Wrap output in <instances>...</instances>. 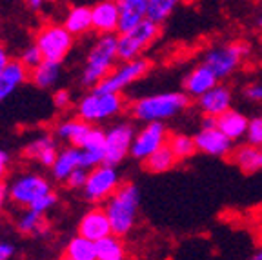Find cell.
I'll return each instance as SVG.
<instances>
[{
	"label": "cell",
	"instance_id": "6da1fadb",
	"mask_svg": "<svg viewBox=\"0 0 262 260\" xmlns=\"http://www.w3.org/2000/svg\"><path fill=\"white\" fill-rule=\"evenodd\" d=\"M189 106V97L184 91H168V93H157L149 97L137 98L131 102V117L144 124L162 122L168 118L177 117L179 113Z\"/></svg>",
	"mask_w": 262,
	"mask_h": 260
},
{
	"label": "cell",
	"instance_id": "7a4b0ae2",
	"mask_svg": "<svg viewBox=\"0 0 262 260\" xmlns=\"http://www.w3.org/2000/svg\"><path fill=\"white\" fill-rule=\"evenodd\" d=\"M140 206V191L133 182H124L113 193L110 200L104 206V211L107 215L111 226V233L117 236H126L135 228L137 216H139Z\"/></svg>",
	"mask_w": 262,
	"mask_h": 260
},
{
	"label": "cell",
	"instance_id": "3957f363",
	"mask_svg": "<svg viewBox=\"0 0 262 260\" xmlns=\"http://www.w3.org/2000/svg\"><path fill=\"white\" fill-rule=\"evenodd\" d=\"M117 42H119L117 35H104V37H98V40L91 46L86 58V68L80 77V84L84 88L95 90L115 69V64L119 60Z\"/></svg>",
	"mask_w": 262,
	"mask_h": 260
},
{
	"label": "cell",
	"instance_id": "277c9868",
	"mask_svg": "<svg viewBox=\"0 0 262 260\" xmlns=\"http://www.w3.org/2000/svg\"><path fill=\"white\" fill-rule=\"evenodd\" d=\"M124 110V98L120 95L97 93L91 91L82 97L77 106V115L82 122L95 124L102 122L111 117H117Z\"/></svg>",
	"mask_w": 262,
	"mask_h": 260
},
{
	"label": "cell",
	"instance_id": "5b68a950",
	"mask_svg": "<svg viewBox=\"0 0 262 260\" xmlns=\"http://www.w3.org/2000/svg\"><path fill=\"white\" fill-rule=\"evenodd\" d=\"M73 35L62 24H46L38 29L35 37V46L48 62L60 64L73 48Z\"/></svg>",
	"mask_w": 262,
	"mask_h": 260
},
{
	"label": "cell",
	"instance_id": "8992f818",
	"mask_svg": "<svg viewBox=\"0 0 262 260\" xmlns=\"http://www.w3.org/2000/svg\"><path fill=\"white\" fill-rule=\"evenodd\" d=\"M248 53H250V44H246V42L217 46V48L206 51L202 64L211 69V73L217 77V80H221L233 73Z\"/></svg>",
	"mask_w": 262,
	"mask_h": 260
},
{
	"label": "cell",
	"instance_id": "52a82bcc",
	"mask_svg": "<svg viewBox=\"0 0 262 260\" xmlns=\"http://www.w3.org/2000/svg\"><path fill=\"white\" fill-rule=\"evenodd\" d=\"M160 35V26L151 24L149 20H144L135 29H131L129 33L119 35V42H117V57L122 62H131L140 58V55L146 51L157 37Z\"/></svg>",
	"mask_w": 262,
	"mask_h": 260
},
{
	"label": "cell",
	"instance_id": "ba28073f",
	"mask_svg": "<svg viewBox=\"0 0 262 260\" xmlns=\"http://www.w3.org/2000/svg\"><path fill=\"white\" fill-rule=\"evenodd\" d=\"M51 191H53L51 184L46 177L38 175V173H22V175L15 177L8 186V200L29 209L40 197Z\"/></svg>",
	"mask_w": 262,
	"mask_h": 260
},
{
	"label": "cell",
	"instance_id": "9c48e42d",
	"mask_svg": "<svg viewBox=\"0 0 262 260\" xmlns=\"http://www.w3.org/2000/svg\"><path fill=\"white\" fill-rule=\"evenodd\" d=\"M120 175L117 167L102 166L95 167L88 173V180L86 186L82 189V197L88 200V202L93 204H100V202H107V200L113 197V193L120 187Z\"/></svg>",
	"mask_w": 262,
	"mask_h": 260
},
{
	"label": "cell",
	"instance_id": "30bf717a",
	"mask_svg": "<svg viewBox=\"0 0 262 260\" xmlns=\"http://www.w3.org/2000/svg\"><path fill=\"white\" fill-rule=\"evenodd\" d=\"M149 60L146 58H137L131 62H122L104 78L93 91L97 93H110V95H120V91L126 90L127 85L142 78L149 71Z\"/></svg>",
	"mask_w": 262,
	"mask_h": 260
},
{
	"label": "cell",
	"instance_id": "8fae6325",
	"mask_svg": "<svg viewBox=\"0 0 262 260\" xmlns=\"http://www.w3.org/2000/svg\"><path fill=\"white\" fill-rule=\"evenodd\" d=\"M169 133L162 122H153V124H144L133 137L131 142L129 155L133 159L146 162L153 153L162 149L164 146H168Z\"/></svg>",
	"mask_w": 262,
	"mask_h": 260
},
{
	"label": "cell",
	"instance_id": "7c38bea8",
	"mask_svg": "<svg viewBox=\"0 0 262 260\" xmlns=\"http://www.w3.org/2000/svg\"><path fill=\"white\" fill-rule=\"evenodd\" d=\"M135 137V127L129 122H119L106 131L104 140V164L117 167L131 149V142Z\"/></svg>",
	"mask_w": 262,
	"mask_h": 260
},
{
	"label": "cell",
	"instance_id": "4fadbf2b",
	"mask_svg": "<svg viewBox=\"0 0 262 260\" xmlns=\"http://www.w3.org/2000/svg\"><path fill=\"white\" fill-rule=\"evenodd\" d=\"M110 235H113V233H111L110 220H107L104 207H93V209L84 213V216L78 222V236L97 244L98 240L106 239Z\"/></svg>",
	"mask_w": 262,
	"mask_h": 260
},
{
	"label": "cell",
	"instance_id": "5bb4252c",
	"mask_svg": "<svg viewBox=\"0 0 262 260\" xmlns=\"http://www.w3.org/2000/svg\"><path fill=\"white\" fill-rule=\"evenodd\" d=\"M91 29L100 37L119 31V4L113 0H102L91 6Z\"/></svg>",
	"mask_w": 262,
	"mask_h": 260
},
{
	"label": "cell",
	"instance_id": "9a60e30c",
	"mask_svg": "<svg viewBox=\"0 0 262 260\" xmlns=\"http://www.w3.org/2000/svg\"><path fill=\"white\" fill-rule=\"evenodd\" d=\"M231 100H233L231 90H229L228 85L217 84L206 95H202L201 98H196V106H199V110H201V113L204 117L219 118L226 111L231 110Z\"/></svg>",
	"mask_w": 262,
	"mask_h": 260
},
{
	"label": "cell",
	"instance_id": "2e32d148",
	"mask_svg": "<svg viewBox=\"0 0 262 260\" xmlns=\"http://www.w3.org/2000/svg\"><path fill=\"white\" fill-rule=\"evenodd\" d=\"M58 151L60 149H58L57 138L51 137V135H42V137L33 138L31 142L26 146L24 155L26 159L35 160L40 166L51 167L55 164V160H57Z\"/></svg>",
	"mask_w": 262,
	"mask_h": 260
},
{
	"label": "cell",
	"instance_id": "e0dca14e",
	"mask_svg": "<svg viewBox=\"0 0 262 260\" xmlns=\"http://www.w3.org/2000/svg\"><path fill=\"white\" fill-rule=\"evenodd\" d=\"M195 140L196 151H201L204 155H211V157H226L231 153V140L226 138L217 127L213 129H201L193 137Z\"/></svg>",
	"mask_w": 262,
	"mask_h": 260
},
{
	"label": "cell",
	"instance_id": "ac0fdd59",
	"mask_svg": "<svg viewBox=\"0 0 262 260\" xmlns=\"http://www.w3.org/2000/svg\"><path fill=\"white\" fill-rule=\"evenodd\" d=\"M119 4V33H129L146 20L147 0H120Z\"/></svg>",
	"mask_w": 262,
	"mask_h": 260
},
{
	"label": "cell",
	"instance_id": "d6986e66",
	"mask_svg": "<svg viewBox=\"0 0 262 260\" xmlns=\"http://www.w3.org/2000/svg\"><path fill=\"white\" fill-rule=\"evenodd\" d=\"M217 77L211 73V69L206 68L204 64L196 66L189 71V75L184 78V93L188 97L201 98L209 90H213L217 85Z\"/></svg>",
	"mask_w": 262,
	"mask_h": 260
},
{
	"label": "cell",
	"instance_id": "ffe728a7",
	"mask_svg": "<svg viewBox=\"0 0 262 260\" xmlns=\"http://www.w3.org/2000/svg\"><path fill=\"white\" fill-rule=\"evenodd\" d=\"M29 78V71L20 64V60H9L0 71V102H4L9 95L15 93Z\"/></svg>",
	"mask_w": 262,
	"mask_h": 260
},
{
	"label": "cell",
	"instance_id": "44dd1931",
	"mask_svg": "<svg viewBox=\"0 0 262 260\" xmlns=\"http://www.w3.org/2000/svg\"><path fill=\"white\" fill-rule=\"evenodd\" d=\"M91 127H93L91 124L82 122L80 118H68L55 127V138H60V140L70 144L71 147L82 149Z\"/></svg>",
	"mask_w": 262,
	"mask_h": 260
},
{
	"label": "cell",
	"instance_id": "7402d4cb",
	"mask_svg": "<svg viewBox=\"0 0 262 260\" xmlns=\"http://www.w3.org/2000/svg\"><path fill=\"white\" fill-rule=\"evenodd\" d=\"M78 167H80V149L68 146L58 151L57 160H55V164L51 166V175H53V179L58 180V182H66L68 177H70L73 171H77Z\"/></svg>",
	"mask_w": 262,
	"mask_h": 260
},
{
	"label": "cell",
	"instance_id": "603a6c76",
	"mask_svg": "<svg viewBox=\"0 0 262 260\" xmlns=\"http://www.w3.org/2000/svg\"><path fill=\"white\" fill-rule=\"evenodd\" d=\"M248 122H250V120H248L241 111L229 110L217 118V129L221 131L226 138H229V140L233 142V140H238V138L246 137Z\"/></svg>",
	"mask_w": 262,
	"mask_h": 260
},
{
	"label": "cell",
	"instance_id": "cb8c5ba5",
	"mask_svg": "<svg viewBox=\"0 0 262 260\" xmlns=\"http://www.w3.org/2000/svg\"><path fill=\"white\" fill-rule=\"evenodd\" d=\"M16 229L22 233V235L35 236V239H40L48 233L49 224L48 219L44 215H38V213L31 211V209H26L18 220H16Z\"/></svg>",
	"mask_w": 262,
	"mask_h": 260
},
{
	"label": "cell",
	"instance_id": "d4e9b609",
	"mask_svg": "<svg viewBox=\"0 0 262 260\" xmlns=\"http://www.w3.org/2000/svg\"><path fill=\"white\" fill-rule=\"evenodd\" d=\"M64 26L71 35H84L91 29V8L90 6H73L64 18Z\"/></svg>",
	"mask_w": 262,
	"mask_h": 260
},
{
	"label": "cell",
	"instance_id": "484cf974",
	"mask_svg": "<svg viewBox=\"0 0 262 260\" xmlns=\"http://www.w3.org/2000/svg\"><path fill=\"white\" fill-rule=\"evenodd\" d=\"M97 260H126L127 251L124 240L117 235H110L95 244Z\"/></svg>",
	"mask_w": 262,
	"mask_h": 260
},
{
	"label": "cell",
	"instance_id": "4316f807",
	"mask_svg": "<svg viewBox=\"0 0 262 260\" xmlns=\"http://www.w3.org/2000/svg\"><path fill=\"white\" fill-rule=\"evenodd\" d=\"M58 77H60V64H57V62L44 60L38 68L29 71V80L37 85L38 90L53 88L57 84Z\"/></svg>",
	"mask_w": 262,
	"mask_h": 260
},
{
	"label": "cell",
	"instance_id": "83f0119b",
	"mask_svg": "<svg viewBox=\"0 0 262 260\" xmlns=\"http://www.w3.org/2000/svg\"><path fill=\"white\" fill-rule=\"evenodd\" d=\"M233 162L241 167L244 173H255L260 169V149L250 144H242L233 151Z\"/></svg>",
	"mask_w": 262,
	"mask_h": 260
},
{
	"label": "cell",
	"instance_id": "f1b7e54d",
	"mask_svg": "<svg viewBox=\"0 0 262 260\" xmlns=\"http://www.w3.org/2000/svg\"><path fill=\"white\" fill-rule=\"evenodd\" d=\"M66 260H97V249L95 244L90 240L82 239V236H73L68 242L64 253Z\"/></svg>",
	"mask_w": 262,
	"mask_h": 260
},
{
	"label": "cell",
	"instance_id": "f546056e",
	"mask_svg": "<svg viewBox=\"0 0 262 260\" xmlns=\"http://www.w3.org/2000/svg\"><path fill=\"white\" fill-rule=\"evenodd\" d=\"M168 147L171 149L173 157H175L177 160H188V159H191L193 155H195V151H196L193 137H189V135H184V133L169 135Z\"/></svg>",
	"mask_w": 262,
	"mask_h": 260
},
{
	"label": "cell",
	"instance_id": "4dcf8cb0",
	"mask_svg": "<svg viewBox=\"0 0 262 260\" xmlns=\"http://www.w3.org/2000/svg\"><path fill=\"white\" fill-rule=\"evenodd\" d=\"M175 0H147L146 20H149L155 26H160L162 22L168 20V16L175 11Z\"/></svg>",
	"mask_w": 262,
	"mask_h": 260
},
{
	"label": "cell",
	"instance_id": "1f68e13d",
	"mask_svg": "<svg viewBox=\"0 0 262 260\" xmlns=\"http://www.w3.org/2000/svg\"><path fill=\"white\" fill-rule=\"evenodd\" d=\"M177 164V159L173 157L171 149L168 146H164L162 149H159L157 153H153L149 159L144 162L147 171H151V173H166L169 171L173 166Z\"/></svg>",
	"mask_w": 262,
	"mask_h": 260
},
{
	"label": "cell",
	"instance_id": "d6a6232c",
	"mask_svg": "<svg viewBox=\"0 0 262 260\" xmlns=\"http://www.w3.org/2000/svg\"><path fill=\"white\" fill-rule=\"evenodd\" d=\"M20 64L24 66L28 71H33L35 68H38V66L44 62V58H42V53L38 51V48L35 44L33 46H29V48H26L24 51H22V55H20Z\"/></svg>",
	"mask_w": 262,
	"mask_h": 260
},
{
	"label": "cell",
	"instance_id": "836d02e7",
	"mask_svg": "<svg viewBox=\"0 0 262 260\" xmlns=\"http://www.w3.org/2000/svg\"><path fill=\"white\" fill-rule=\"evenodd\" d=\"M248 144L255 147H262V117H255L248 122V131H246Z\"/></svg>",
	"mask_w": 262,
	"mask_h": 260
},
{
	"label": "cell",
	"instance_id": "e575fe53",
	"mask_svg": "<svg viewBox=\"0 0 262 260\" xmlns=\"http://www.w3.org/2000/svg\"><path fill=\"white\" fill-rule=\"evenodd\" d=\"M57 202H58L57 193L51 191V193H48V195L40 197V199L33 204L29 209H31V211H35V213H38V215H44L46 216V213H49L55 206H57Z\"/></svg>",
	"mask_w": 262,
	"mask_h": 260
},
{
	"label": "cell",
	"instance_id": "d590c367",
	"mask_svg": "<svg viewBox=\"0 0 262 260\" xmlns=\"http://www.w3.org/2000/svg\"><path fill=\"white\" fill-rule=\"evenodd\" d=\"M88 173H90V171L78 167L77 171H73V173L68 177V180H66V186L70 187V189H78V191H82V189H84V186H86Z\"/></svg>",
	"mask_w": 262,
	"mask_h": 260
},
{
	"label": "cell",
	"instance_id": "8d00e7d4",
	"mask_svg": "<svg viewBox=\"0 0 262 260\" xmlns=\"http://www.w3.org/2000/svg\"><path fill=\"white\" fill-rule=\"evenodd\" d=\"M244 95L253 102H262V82H251L250 85H246Z\"/></svg>",
	"mask_w": 262,
	"mask_h": 260
},
{
	"label": "cell",
	"instance_id": "74e56055",
	"mask_svg": "<svg viewBox=\"0 0 262 260\" xmlns=\"http://www.w3.org/2000/svg\"><path fill=\"white\" fill-rule=\"evenodd\" d=\"M53 102H55V106H57L58 110H66V107H68L71 104V95H70V91L58 90L57 93H55V97H53Z\"/></svg>",
	"mask_w": 262,
	"mask_h": 260
},
{
	"label": "cell",
	"instance_id": "f35d334b",
	"mask_svg": "<svg viewBox=\"0 0 262 260\" xmlns=\"http://www.w3.org/2000/svg\"><path fill=\"white\" fill-rule=\"evenodd\" d=\"M15 255V246L8 240H0V260H11Z\"/></svg>",
	"mask_w": 262,
	"mask_h": 260
},
{
	"label": "cell",
	"instance_id": "ab89813d",
	"mask_svg": "<svg viewBox=\"0 0 262 260\" xmlns=\"http://www.w3.org/2000/svg\"><path fill=\"white\" fill-rule=\"evenodd\" d=\"M8 166H9V155L4 149H0V182L8 173Z\"/></svg>",
	"mask_w": 262,
	"mask_h": 260
},
{
	"label": "cell",
	"instance_id": "60d3db41",
	"mask_svg": "<svg viewBox=\"0 0 262 260\" xmlns=\"http://www.w3.org/2000/svg\"><path fill=\"white\" fill-rule=\"evenodd\" d=\"M11 60V58H9V53H8V49L4 48V44H2V42H0V71H2V69L6 68V66H8V62Z\"/></svg>",
	"mask_w": 262,
	"mask_h": 260
},
{
	"label": "cell",
	"instance_id": "b9f144b4",
	"mask_svg": "<svg viewBox=\"0 0 262 260\" xmlns=\"http://www.w3.org/2000/svg\"><path fill=\"white\" fill-rule=\"evenodd\" d=\"M213 127H217V118L202 117V129H213Z\"/></svg>",
	"mask_w": 262,
	"mask_h": 260
},
{
	"label": "cell",
	"instance_id": "7bdbcfd3",
	"mask_svg": "<svg viewBox=\"0 0 262 260\" xmlns=\"http://www.w3.org/2000/svg\"><path fill=\"white\" fill-rule=\"evenodd\" d=\"M6 200H8V186L0 182V213H2V209H4Z\"/></svg>",
	"mask_w": 262,
	"mask_h": 260
},
{
	"label": "cell",
	"instance_id": "ee69618b",
	"mask_svg": "<svg viewBox=\"0 0 262 260\" xmlns=\"http://www.w3.org/2000/svg\"><path fill=\"white\" fill-rule=\"evenodd\" d=\"M28 6H29V8H31V9H40L44 4H42L40 0H29V2H28Z\"/></svg>",
	"mask_w": 262,
	"mask_h": 260
},
{
	"label": "cell",
	"instance_id": "f6af8a7d",
	"mask_svg": "<svg viewBox=\"0 0 262 260\" xmlns=\"http://www.w3.org/2000/svg\"><path fill=\"white\" fill-rule=\"evenodd\" d=\"M248 260H262V248H260V249H257V251H255L253 255H251Z\"/></svg>",
	"mask_w": 262,
	"mask_h": 260
},
{
	"label": "cell",
	"instance_id": "bcb514c9",
	"mask_svg": "<svg viewBox=\"0 0 262 260\" xmlns=\"http://www.w3.org/2000/svg\"><path fill=\"white\" fill-rule=\"evenodd\" d=\"M257 26H258V28L262 29V13H260V15L257 16Z\"/></svg>",
	"mask_w": 262,
	"mask_h": 260
},
{
	"label": "cell",
	"instance_id": "7dc6e473",
	"mask_svg": "<svg viewBox=\"0 0 262 260\" xmlns=\"http://www.w3.org/2000/svg\"><path fill=\"white\" fill-rule=\"evenodd\" d=\"M258 149H260V164H262V147H258Z\"/></svg>",
	"mask_w": 262,
	"mask_h": 260
},
{
	"label": "cell",
	"instance_id": "c3c4849f",
	"mask_svg": "<svg viewBox=\"0 0 262 260\" xmlns=\"http://www.w3.org/2000/svg\"><path fill=\"white\" fill-rule=\"evenodd\" d=\"M60 260H66V258H60Z\"/></svg>",
	"mask_w": 262,
	"mask_h": 260
}]
</instances>
